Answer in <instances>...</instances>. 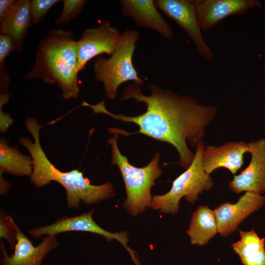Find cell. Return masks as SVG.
Returning <instances> with one entry per match:
<instances>
[{"instance_id":"obj_1","label":"cell","mask_w":265,"mask_h":265,"mask_svg":"<svg viewBox=\"0 0 265 265\" xmlns=\"http://www.w3.org/2000/svg\"><path fill=\"white\" fill-rule=\"evenodd\" d=\"M148 87L150 94L148 95L142 93L140 87L134 83L123 90L121 101L133 99L145 104L146 111L137 115L112 113L106 107L105 100L95 105L83 101L81 106L90 107L94 113H104L115 120L136 124L139 131L132 134H144L171 144L179 154L177 163L186 169L195 155L187 144L196 148L203 140L206 128L216 117L217 109L201 104L191 96L162 89L157 84H149Z\"/></svg>"},{"instance_id":"obj_2","label":"cell","mask_w":265,"mask_h":265,"mask_svg":"<svg viewBox=\"0 0 265 265\" xmlns=\"http://www.w3.org/2000/svg\"><path fill=\"white\" fill-rule=\"evenodd\" d=\"M25 125L34 142L27 137H22L19 142L31 155L33 171L30 180L36 187H43L52 181L59 183L66 190L67 205L72 209H79L81 201L90 205L106 200L113 195L114 187L110 182L93 185L78 169L63 172L57 168L48 159L41 147L39 132L42 125L31 117L26 119Z\"/></svg>"},{"instance_id":"obj_3","label":"cell","mask_w":265,"mask_h":265,"mask_svg":"<svg viewBox=\"0 0 265 265\" xmlns=\"http://www.w3.org/2000/svg\"><path fill=\"white\" fill-rule=\"evenodd\" d=\"M77 41L68 29H51L39 43L33 67L26 76L56 84L64 99L76 98L78 85Z\"/></svg>"},{"instance_id":"obj_4","label":"cell","mask_w":265,"mask_h":265,"mask_svg":"<svg viewBox=\"0 0 265 265\" xmlns=\"http://www.w3.org/2000/svg\"><path fill=\"white\" fill-rule=\"evenodd\" d=\"M117 139L118 134L113 133L108 139L111 147V164L117 166L124 182L127 198L123 206L132 215L136 216L150 205L153 197L151 188L162 174L159 167L160 156L156 153L145 166L135 167L121 153Z\"/></svg>"},{"instance_id":"obj_5","label":"cell","mask_w":265,"mask_h":265,"mask_svg":"<svg viewBox=\"0 0 265 265\" xmlns=\"http://www.w3.org/2000/svg\"><path fill=\"white\" fill-rule=\"evenodd\" d=\"M140 36L136 30L126 29L122 33L118 47L110 57L98 56L95 59L94 78L103 83L105 94L111 100L115 99L119 86L124 82L133 81L139 87L145 83L144 80L138 75L132 61L136 43Z\"/></svg>"},{"instance_id":"obj_6","label":"cell","mask_w":265,"mask_h":265,"mask_svg":"<svg viewBox=\"0 0 265 265\" xmlns=\"http://www.w3.org/2000/svg\"><path fill=\"white\" fill-rule=\"evenodd\" d=\"M205 147L203 140L198 143L191 164L173 181L169 191L162 195L153 196L150 208L160 212L175 214L178 211L179 203L183 197L194 204L199 194L212 187V178L205 171L202 163Z\"/></svg>"},{"instance_id":"obj_7","label":"cell","mask_w":265,"mask_h":265,"mask_svg":"<svg viewBox=\"0 0 265 265\" xmlns=\"http://www.w3.org/2000/svg\"><path fill=\"white\" fill-rule=\"evenodd\" d=\"M94 209L80 215L68 217L66 215L57 219L53 223L36 227L29 230L28 234L36 239H39L42 235L57 234L72 231L86 232L95 233L104 237L109 241L115 239L121 243L129 252L134 265H142L135 251L128 245V232L111 233L99 226L94 220L93 214Z\"/></svg>"},{"instance_id":"obj_8","label":"cell","mask_w":265,"mask_h":265,"mask_svg":"<svg viewBox=\"0 0 265 265\" xmlns=\"http://www.w3.org/2000/svg\"><path fill=\"white\" fill-rule=\"evenodd\" d=\"M121 37L119 29L107 20L97 27L85 28L77 41L79 73L85 69L91 59L103 53L111 55L118 47Z\"/></svg>"},{"instance_id":"obj_9","label":"cell","mask_w":265,"mask_h":265,"mask_svg":"<svg viewBox=\"0 0 265 265\" xmlns=\"http://www.w3.org/2000/svg\"><path fill=\"white\" fill-rule=\"evenodd\" d=\"M156 6L173 20L193 40L198 53L206 59L213 57L211 48L206 44L196 15L193 0H156Z\"/></svg>"},{"instance_id":"obj_10","label":"cell","mask_w":265,"mask_h":265,"mask_svg":"<svg viewBox=\"0 0 265 265\" xmlns=\"http://www.w3.org/2000/svg\"><path fill=\"white\" fill-rule=\"evenodd\" d=\"M15 227L17 242L14 253L9 255L3 241L0 242L1 265H42L45 257L59 245L56 236L47 235L38 245L34 246L16 223Z\"/></svg>"},{"instance_id":"obj_11","label":"cell","mask_w":265,"mask_h":265,"mask_svg":"<svg viewBox=\"0 0 265 265\" xmlns=\"http://www.w3.org/2000/svg\"><path fill=\"white\" fill-rule=\"evenodd\" d=\"M265 204V196L250 191L245 192L236 203L220 204L213 210L217 222L218 233L223 237H228L246 218Z\"/></svg>"},{"instance_id":"obj_12","label":"cell","mask_w":265,"mask_h":265,"mask_svg":"<svg viewBox=\"0 0 265 265\" xmlns=\"http://www.w3.org/2000/svg\"><path fill=\"white\" fill-rule=\"evenodd\" d=\"M196 15L201 29L209 30L225 18L244 14L261 6L256 0H194Z\"/></svg>"},{"instance_id":"obj_13","label":"cell","mask_w":265,"mask_h":265,"mask_svg":"<svg viewBox=\"0 0 265 265\" xmlns=\"http://www.w3.org/2000/svg\"><path fill=\"white\" fill-rule=\"evenodd\" d=\"M251 160L248 166L228 181L230 189L236 193L250 191L265 192V139L248 143Z\"/></svg>"},{"instance_id":"obj_14","label":"cell","mask_w":265,"mask_h":265,"mask_svg":"<svg viewBox=\"0 0 265 265\" xmlns=\"http://www.w3.org/2000/svg\"><path fill=\"white\" fill-rule=\"evenodd\" d=\"M249 152V144L244 141L228 142L219 146L209 145L202 153L205 171L210 175L214 170L224 168L236 175L244 164V154Z\"/></svg>"},{"instance_id":"obj_15","label":"cell","mask_w":265,"mask_h":265,"mask_svg":"<svg viewBox=\"0 0 265 265\" xmlns=\"http://www.w3.org/2000/svg\"><path fill=\"white\" fill-rule=\"evenodd\" d=\"M122 15L130 17L139 27L153 29L172 40L173 31L158 10L153 0H120Z\"/></svg>"},{"instance_id":"obj_16","label":"cell","mask_w":265,"mask_h":265,"mask_svg":"<svg viewBox=\"0 0 265 265\" xmlns=\"http://www.w3.org/2000/svg\"><path fill=\"white\" fill-rule=\"evenodd\" d=\"M32 25L30 0H16L14 7L5 20L0 24V33L9 36L12 40L16 52H21Z\"/></svg>"},{"instance_id":"obj_17","label":"cell","mask_w":265,"mask_h":265,"mask_svg":"<svg viewBox=\"0 0 265 265\" xmlns=\"http://www.w3.org/2000/svg\"><path fill=\"white\" fill-rule=\"evenodd\" d=\"M193 245L203 246L218 233L217 219L213 210L200 206L192 213L186 231Z\"/></svg>"},{"instance_id":"obj_18","label":"cell","mask_w":265,"mask_h":265,"mask_svg":"<svg viewBox=\"0 0 265 265\" xmlns=\"http://www.w3.org/2000/svg\"><path fill=\"white\" fill-rule=\"evenodd\" d=\"M240 239L231 244V247L240 258L243 265H265L264 238L256 232L239 231Z\"/></svg>"},{"instance_id":"obj_19","label":"cell","mask_w":265,"mask_h":265,"mask_svg":"<svg viewBox=\"0 0 265 265\" xmlns=\"http://www.w3.org/2000/svg\"><path fill=\"white\" fill-rule=\"evenodd\" d=\"M0 170L18 176H29L33 171L31 157L20 152L17 148L9 146L3 137L0 140Z\"/></svg>"},{"instance_id":"obj_20","label":"cell","mask_w":265,"mask_h":265,"mask_svg":"<svg viewBox=\"0 0 265 265\" xmlns=\"http://www.w3.org/2000/svg\"><path fill=\"white\" fill-rule=\"evenodd\" d=\"M62 1L63 9L59 16L54 22L56 25L67 24L76 18L86 3V0H63Z\"/></svg>"},{"instance_id":"obj_21","label":"cell","mask_w":265,"mask_h":265,"mask_svg":"<svg viewBox=\"0 0 265 265\" xmlns=\"http://www.w3.org/2000/svg\"><path fill=\"white\" fill-rule=\"evenodd\" d=\"M15 221L9 215L6 214L3 209L0 212V238L7 241L11 249L16 244V231Z\"/></svg>"},{"instance_id":"obj_22","label":"cell","mask_w":265,"mask_h":265,"mask_svg":"<svg viewBox=\"0 0 265 265\" xmlns=\"http://www.w3.org/2000/svg\"><path fill=\"white\" fill-rule=\"evenodd\" d=\"M60 1L59 0H31L30 13L32 25L41 22L49 10Z\"/></svg>"},{"instance_id":"obj_23","label":"cell","mask_w":265,"mask_h":265,"mask_svg":"<svg viewBox=\"0 0 265 265\" xmlns=\"http://www.w3.org/2000/svg\"><path fill=\"white\" fill-rule=\"evenodd\" d=\"M14 51L15 48L12 39L7 35L0 33V72H6L5 59Z\"/></svg>"},{"instance_id":"obj_24","label":"cell","mask_w":265,"mask_h":265,"mask_svg":"<svg viewBox=\"0 0 265 265\" xmlns=\"http://www.w3.org/2000/svg\"><path fill=\"white\" fill-rule=\"evenodd\" d=\"M16 0H0V23H2L7 17L13 9Z\"/></svg>"},{"instance_id":"obj_25","label":"cell","mask_w":265,"mask_h":265,"mask_svg":"<svg viewBox=\"0 0 265 265\" xmlns=\"http://www.w3.org/2000/svg\"><path fill=\"white\" fill-rule=\"evenodd\" d=\"M3 173L0 170V193L2 195L7 194L10 188V184L2 176Z\"/></svg>"}]
</instances>
